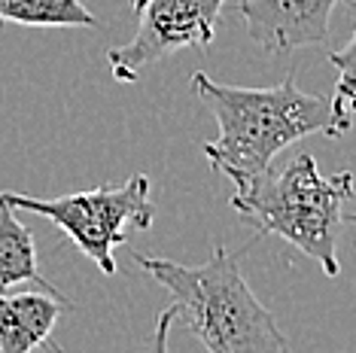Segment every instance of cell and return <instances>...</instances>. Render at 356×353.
Masks as SVG:
<instances>
[{"label": "cell", "instance_id": "cell-5", "mask_svg": "<svg viewBox=\"0 0 356 353\" xmlns=\"http://www.w3.org/2000/svg\"><path fill=\"white\" fill-rule=\"evenodd\" d=\"M137 31L128 43L107 52V64L119 83H137V76L186 46L207 49L225 0H131Z\"/></svg>", "mask_w": 356, "mask_h": 353}, {"label": "cell", "instance_id": "cell-9", "mask_svg": "<svg viewBox=\"0 0 356 353\" xmlns=\"http://www.w3.org/2000/svg\"><path fill=\"white\" fill-rule=\"evenodd\" d=\"M98 28L83 0H0V28Z\"/></svg>", "mask_w": 356, "mask_h": 353}, {"label": "cell", "instance_id": "cell-6", "mask_svg": "<svg viewBox=\"0 0 356 353\" xmlns=\"http://www.w3.org/2000/svg\"><path fill=\"white\" fill-rule=\"evenodd\" d=\"M356 0H241L238 10L250 37L265 52L280 55L302 46L326 43L332 10Z\"/></svg>", "mask_w": 356, "mask_h": 353}, {"label": "cell", "instance_id": "cell-8", "mask_svg": "<svg viewBox=\"0 0 356 353\" xmlns=\"http://www.w3.org/2000/svg\"><path fill=\"white\" fill-rule=\"evenodd\" d=\"M19 284H37L46 293H61L40 274L31 229L15 220L10 204H0V293H10Z\"/></svg>", "mask_w": 356, "mask_h": 353}, {"label": "cell", "instance_id": "cell-3", "mask_svg": "<svg viewBox=\"0 0 356 353\" xmlns=\"http://www.w3.org/2000/svg\"><path fill=\"white\" fill-rule=\"evenodd\" d=\"M353 195V174L341 171L323 176L314 156H298L280 171H265L247 189L232 192V207L259 238L274 235L314 259L326 277L341 274L338 238H341L344 204Z\"/></svg>", "mask_w": 356, "mask_h": 353}, {"label": "cell", "instance_id": "cell-12", "mask_svg": "<svg viewBox=\"0 0 356 353\" xmlns=\"http://www.w3.org/2000/svg\"><path fill=\"white\" fill-rule=\"evenodd\" d=\"M43 353H64V350H58V347H52V344H49V347H46Z\"/></svg>", "mask_w": 356, "mask_h": 353}, {"label": "cell", "instance_id": "cell-7", "mask_svg": "<svg viewBox=\"0 0 356 353\" xmlns=\"http://www.w3.org/2000/svg\"><path fill=\"white\" fill-rule=\"evenodd\" d=\"M64 311H74L64 293H0V353H37L46 347Z\"/></svg>", "mask_w": 356, "mask_h": 353}, {"label": "cell", "instance_id": "cell-11", "mask_svg": "<svg viewBox=\"0 0 356 353\" xmlns=\"http://www.w3.org/2000/svg\"><path fill=\"white\" fill-rule=\"evenodd\" d=\"M177 323V308H165L161 314L156 317V332L147 344V353H168V335H171V326Z\"/></svg>", "mask_w": 356, "mask_h": 353}, {"label": "cell", "instance_id": "cell-4", "mask_svg": "<svg viewBox=\"0 0 356 353\" xmlns=\"http://www.w3.org/2000/svg\"><path fill=\"white\" fill-rule=\"evenodd\" d=\"M149 192V176L131 174L122 186H98L58 198H34L0 189V204L46 216L55 229L74 240L79 253H86L104 274L113 277L116 274L113 250L128 240V229H149L156 222V204Z\"/></svg>", "mask_w": 356, "mask_h": 353}, {"label": "cell", "instance_id": "cell-10", "mask_svg": "<svg viewBox=\"0 0 356 353\" xmlns=\"http://www.w3.org/2000/svg\"><path fill=\"white\" fill-rule=\"evenodd\" d=\"M329 64L338 70V83L329 98V107H332L338 138H344V134L350 131L353 116H356V31H353V37L347 40V46H341V49H335L329 55Z\"/></svg>", "mask_w": 356, "mask_h": 353}, {"label": "cell", "instance_id": "cell-2", "mask_svg": "<svg viewBox=\"0 0 356 353\" xmlns=\"http://www.w3.org/2000/svg\"><path fill=\"white\" fill-rule=\"evenodd\" d=\"M131 262L171 293L177 320L210 353H289L277 320L241 274V253L216 247L204 265L134 253Z\"/></svg>", "mask_w": 356, "mask_h": 353}, {"label": "cell", "instance_id": "cell-1", "mask_svg": "<svg viewBox=\"0 0 356 353\" xmlns=\"http://www.w3.org/2000/svg\"><path fill=\"white\" fill-rule=\"evenodd\" d=\"M192 92L213 110L220 138L204 143V156L216 174L229 176L234 189H247L256 176L296 140L311 134L338 138L329 101L296 85V74L268 88H241L192 74Z\"/></svg>", "mask_w": 356, "mask_h": 353}, {"label": "cell", "instance_id": "cell-13", "mask_svg": "<svg viewBox=\"0 0 356 353\" xmlns=\"http://www.w3.org/2000/svg\"><path fill=\"white\" fill-rule=\"evenodd\" d=\"M347 220H350V222H353V226H356V213H353V216H347Z\"/></svg>", "mask_w": 356, "mask_h": 353}]
</instances>
